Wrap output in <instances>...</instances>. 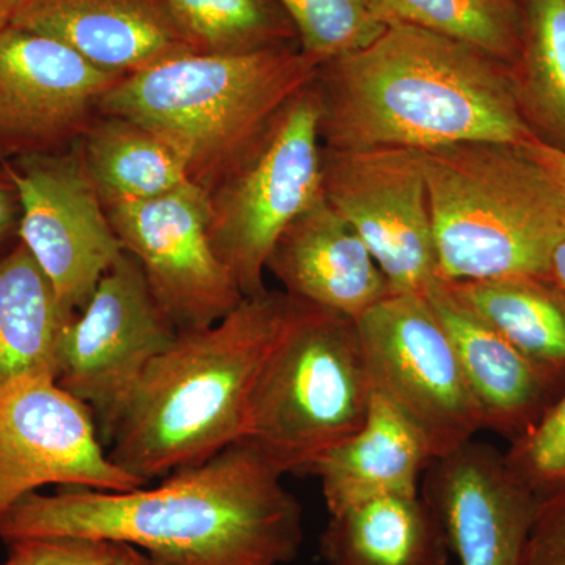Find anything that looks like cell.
<instances>
[{
	"label": "cell",
	"instance_id": "1",
	"mask_svg": "<svg viewBox=\"0 0 565 565\" xmlns=\"http://www.w3.org/2000/svg\"><path fill=\"white\" fill-rule=\"evenodd\" d=\"M47 537L128 544L159 565H285L303 544V509L280 471L239 441L152 489L61 487L0 515L7 545Z\"/></svg>",
	"mask_w": 565,
	"mask_h": 565
},
{
	"label": "cell",
	"instance_id": "2",
	"mask_svg": "<svg viewBox=\"0 0 565 565\" xmlns=\"http://www.w3.org/2000/svg\"><path fill=\"white\" fill-rule=\"evenodd\" d=\"M316 87L323 150L423 152L539 137L511 65L415 25L390 24L364 50L323 63Z\"/></svg>",
	"mask_w": 565,
	"mask_h": 565
},
{
	"label": "cell",
	"instance_id": "3",
	"mask_svg": "<svg viewBox=\"0 0 565 565\" xmlns=\"http://www.w3.org/2000/svg\"><path fill=\"white\" fill-rule=\"evenodd\" d=\"M319 311L266 291L212 326L180 330L134 390L107 448L111 462L148 486L243 441L267 363Z\"/></svg>",
	"mask_w": 565,
	"mask_h": 565
},
{
	"label": "cell",
	"instance_id": "4",
	"mask_svg": "<svg viewBox=\"0 0 565 565\" xmlns=\"http://www.w3.org/2000/svg\"><path fill=\"white\" fill-rule=\"evenodd\" d=\"M323 63L292 44L245 54L180 55L118 81L99 114L139 122L173 148L207 193L247 154Z\"/></svg>",
	"mask_w": 565,
	"mask_h": 565
},
{
	"label": "cell",
	"instance_id": "5",
	"mask_svg": "<svg viewBox=\"0 0 565 565\" xmlns=\"http://www.w3.org/2000/svg\"><path fill=\"white\" fill-rule=\"evenodd\" d=\"M419 154L441 281L550 277L565 236V188L526 145Z\"/></svg>",
	"mask_w": 565,
	"mask_h": 565
},
{
	"label": "cell",
	"instance_id": "6",
	"mask_svg": "<svg viewBox=\"0 0 565 565\" xmlns=\"http://www.w3.org/2000/svg\"><path fill=\"white\" fill-rule=\"evenodd\" d=\"M373 385L352 319L319 311L278 348L253 393L245 438L285 475H310L366 422Z\"/></svg>",
	"mask_w": 565,
	"mask_h": 565
},
{
	"label": "cell",
	"instance_id": "7",
	"mask_svg": "<svg viewBox=\"0 0 565 565\" xmlns=\"http://www.w3.org/2000/svg\"><path fill=\"white\" fill-rule=\"evenodd\" d=\"M321 99L313 84L206 195L215 255L244 297L266 292L267 259L281 233L322 193Z\"/></svg>",
	"mask_w": 565,
	"mask_h": 565
},
{
	"label": "cell",
	"instance_id": "8",
	"mask_svg": "<svg viewBox=\"0 0 565 565\" xmlns=\"http://www.w3.org/2000/svg\"><path fill=\"white\" fill-rule=\"evenodd\" d=\"M355 322L373 392L422 434L433 459L475 440L481 412L426 296L392 294Z\"/></svg>",
	"mask_w": 565,
	"mask_h": 565
},
{
	"label": "cell",
	"instance_id": "9",
	"mask_svg": "<svg viewBox=\"0 0 565 565\" xmlns=\"http://www.w3.org/2000/svg\"><path fill=\"white\" fill-rule=\"evenodd\" d=\"M177 333L128 252L63 327L55 381L90 408L106 449L134 390Z\"/></svg>",
	"mask_w": 565,
	"mask_h": 565
},
{
	"label": "cell",
	"instance_id": "10",
	"mask_svg": "<svg viewBox=\"0 0 565 565\" xmlns=\"http://www.w3.org/2000/svg\"><path fill=\"white\" fill-rule=\"evenodd\" d=\"M322 195L362 237L393 294L426 296L440 280L419 151L322 148Z\"/></svg>",
	"mask_w": 565,
	"mask_h": 565
},
{
	"label": "cell",
	"instance_id": "11",
	"mask_svg": "<svg viewBox=\"0 0 565 565\" xmlns=\"http://www.w3.org/2000/svg\"><path fill=\"white\" fill-rule=\"evenodd\" d=\"M0 163L20 196V241L71 319L125 252L106 207L76 147Z\"/></svg>",
	"mask_w": 565,
	"mask_h": 565
},
{
	"label": "cell",
	"instance_id": "12",
	"mask_svg": "<svg viewBox=\"0 0 565 565\" xmlns=\"http://www.w3.org/2000/svg\"><path fill=\"white\" fill-rule=\"evenodd\" d=\"M128 492L143 481L111 462L90 408L52 374L0 390V515L41 487Z\"/></svg>",
	"mask_w": 565,
	"mask_h": 565
},
{
	"label": "cell",
	"instance_id": "13",
	"mask_svg": "<svg viewBox=\"0 0 565 565\" xmlns=\"http://www.w3.org/2000/svg\"><path fill=\"white\" fill-rule=\"evenodd\" d=\"M104 207L122 250L139 262L152 297L178 332L212 326L245 299L212 248L206 195L196 185Z\"/></svg>",
	"mask_w": 565,
	"mask_h": 565
},
{
	"label": "cell",
	"instance_id": "14",
	"mask_svg": "<svg viewBox=\"0 0 565 565\" xmlns=\"http://www.w3.org/2000/svg\"><path fill=\"white\" fill-rule=\"evenodd\" d=\"M122 76L65 44L9 25L0 32V161L68 151Z\"/></svg>",
	"mask_w": 565,
	"mask_h": 565
},
{
	"label": "cell",
	"instance_id": "15",
	"mask_svg": "<svg viewBox=\"0 0 565 565\" xmlns=\"http://www.w3.org/2000/svg\"><path fill=\"white\" fill-rule=\"evenodd\" d=\"M419 493L460 565H525L537 497L512 473L504 452L468 441L429 463Z\"/></svg>",
	"mask_w": 565,
	"mask_h": 565
},
{
	"label": "cell",
	"instance_id": "16",
	"mask_svg": "<svg viewBox=\"0 0 565 565\" xmlns=\"http://www.w3.org/2000/svg\"><path fill=\"white\" fill-rule=\"evenodd\" d=\"M11 25L122 77L196 52L163 0H21Z\"/></svg>",
	"mask_w": 565,
	"mask_h": 565
},
{
	"label": "cell",
	"instance_id": "17",
	"mask_svg": "<svg viewBox=\"0 0 565 565\" xmlns=\"http://www.w3.org/2000/svg\"><path fill=\"white\" fill-rule=\"evenodd\" d=\"M266 270L289 296L352 321L393 294L362 237L322 193L278 237Z\"/></svg>",
	"mask_w": 565,
	"mask_h": 565
},
{
	"label": "cell",
	"instance_id": "18",
	"mask_svg": "<svg viewBox=\"0 0 565 565\" xmlns=\"http://www.w3.org/2000/svg\"><path fill=\"white\" fill-rule=\"evenodd\" d=\"M426 297L455 344L484 429L511 444L530 433L563 393L565 381L527 359L444 281L435 282Z\"/></svg>",
	"mask_w": 565,
	"mask_h": 565
},
{
	"label": "cell",
	"instance_id": "19",
	"mask_svg": "<svg viewBox=\"0 0 565 565\" xmlns=\"http://www.w3.org/2000/svg\"><path fill=\"white\" fill-rule=\"evenodd\" d=\"M422 434L373 392L363 426L311 468L329 514L382 497H415L433 462Z\"/></svg>",
	"mask_w": 565,
	"mask_h": 565
},
{
	"label": "cell",
	"instance_id": "20",
	"mask_svg": "<svg viewBox=\"0 0 565 565\" xmlns=\"http://www.w3.org/2000/svg\"><path fill=\"white\" fill-rule=\"evenodd\" d=\"M329 515L319 539L326 565H446L451 555L422 493L375 498Z\"/></svg>",
	"mask_w": 565,
	"mask_h": 565
},
{
	"label": "cell",
	"instance_id": "21",
	"mask_svg": "<svg viewBox=\"0 0 565 565\" xmlns=\"http://www.w3.org/2000/svg\"><path fill=\"white\" fill-rule=\"evenodd\" d=\"M74 147L104 206L143 202L192 184L173 148L129 118L98 111Z\"/></svg>",
	"mask_w": 565,
	"mask_h": 565
},
{
	"label": "cell",
	"instance_id": "22",
	"mask_svg": "<svg viewBox=\"0 0 565 565\" xmlns=\"http://www.w3.org/2000/svg\"><path fill=\"white\" fill-rule=\"evenodd\" d=\"M68 321L51 282L20 241L0 259V390L28 375L55 377Z\"/></svg>",
	"mask_w": 565,
	"mask_h": 565
},
{
	"label": "cell",
	"instance_id": "23",
	"mask_svg": "<svg viewBox=\"0 0 565 565\" xmlns=\"http://www.w3.org/2000/svg\"><path fill=\"white\" fill-rule=\"evenodd\" d=\"M444 282L527 359L565 381V294L552 278Z\"/></svg>",
	"mask_w": 565,
	"mask_h": 565
},
{
	"label": "cell",
	"instance_id": "24",
	"mask_svg": "<svg viewBox=\"0 0 565 565\" xmlns=\"http://www.w3.org/2000/svg\"><path fill=\"white\" fill-rule=\"evenodd\" d=\"M520 50L512 65L527 121L565 150V0H522Z\"/></svg>",
	"mask_w": 565,
	"mask_h": 565
},
{
	"label": "cell",
	"instance_id": "25",
	"mask_svg": "<svg viewBox=\"0 0 565 565\" xmlns=\"http://www.w3.org/2000/svg\"><path fill=\"white\" fill-rule=\"evenodd\" d=\"M200 54H245L292 44L277 0H163Z\"/></svg>",
	"mask_w": 565,
	"mask_h": 565
},
{
	"label": "cell",
	"instance_id": "26",
	"mask_svg": "<svg viewBox=\"0 0 565 565\" xmlns=\"http://www.w3.org/2000/svg\"><path fill=\"white\" fill-rule=\"evenodd\" d=\"M388 24H407L479 47L514 65L522 13L508 0H374Z\"/></svg>",
	"mask_w": 565,
	"mask_h": 565
},
{
	"label": "cell",
	"instance_id": "27",
	"mask_svg": "<svg viewBox=\"0 0 565 565\" xmlns=\"http://www.w3.org/2000/svg\"><path fill=\"white\" fill-rule=\"evenodd\" d=\"M299 47L322 63L373 44L388 29L374 0H277Z\"/></svg>",
	"mask_w": 565,
	"mask_h": 565
},
{
	"label": "cell",
	"instance_id": "28",
	"mask_svg": "<svg viewBox=\"0 0 565 565\" xmlns=\"http://www.w3.org/2000/svg\"><path fill=\"white\" fill-rule=\"evenodd\" d=\"M504 459L537 498L565 486V388L533 429L512 441Z\"/></svg>",
	"mask_w": 565,
	"mask_h": 565
},
{
	"label": "cell",
	"instance_id": "29",
	"mask_svg": "<svg viewBox=\"0 0 565 565\" xmlns=\"http://www.w3.org/2000/svg\"><path fill=\"white\" fill-rule=\"evenodd\" d=\"M7 546L28 565H109L111 556V542L95 539H25Z\"/></svg>",
	"mask_w": 565,
	"mask_h": 565
},
{
	"label": "cell",
	"instance_id": "30",
	"mask_svg": "<svg viewBox=\"0 0 565 565\" xmlns=\"http://www.w3.org/2000/svg\"><path fill=\"white\" fill-rule=\"evenodd\" d=\"M525 565H565V486L537 498Z\"/></svg>",
	"mask_w": 565,
	"mask_h": 565
},
{
	"label": "cell",
	"instance_id": "31",
	"mask_svg": "<svg viewBox=\"0 0 565 565\" xmlns=\"http://www.w3.org/2000/svg\"><path fill=\"white\" fill-rule=\"evenodd\" d=\"M20 196L0 163V259L20 243Z\"/></svg>",
	"mask_w": 565,
	"mask_h": 565
},
{
	"label": "cell",
	"instance_id": "32",
	"mask_svg": "<svg viewBox=\"0 0 565 565\" xmlns=\"http://www.w3.org/2000/svg\"><path fill=\"white\" fill-rule=\"evenodd\" d=\"M526 148L533 152L539 161L544 163L550 172L555 174L557 180H559L561 184L565 188V150L548 143V141L541 139V137H535L534 140L526 143Z\"/></svg>",
	"mask_w": 565,
	"mask_h": 565
},
{
	"label": "cell",
	"instance_id": "33",
	"mask_svg": "<svg viewBox=\"0 0 565 565\" xmlns=\"http://www.w3.org/2000/svg\"><path fill=\"white\" fill-rule=\"evenodd\" d=\"M109 565H159L147 553L128 544L111 542Z\"/></svg>",
	"mask_w": 565,
	"mask_h": 565
},
{
	"label": "cell",
	"instance_id": "34",
	"mask_svg": "<svg viewBox=\"0 0 565 565\" xmlns=\"http://www.w3.org/2000/svg\"><path fill=\"white\" fill-rule=\"evenodd\" d=\"M550 278H552L565 294V236L559 245H557L555 253H553Z\"/></svg>",
	"mask_w": 565,
	"mask_h": 565
},
{
	"label": "cell",
	"instance_id": "35",
	"mask_svg": "<svg viewBox=\"0 0 565 565\" xmlns=\"http://www.w3.org/2000/svg\"><path fill=\"white\" fill-rule=\"evenodd\" d=\"M21 0H0V32L9 28L14 14L20 9Z\"/></svg>",
	"mask_w": 565,
	"mask_h": 565
},
{
	"label": "cell",
	"instance_id": "36",
	"mask_svg": "<svg viewBox=\"0 0 565 565\" xmlns=\"http://www.w3.org/2000/svg\"><path fill=\"white\" fill-rule=\"evenodd\" d=\"M0 565H28V564L22 563V561L18 559V557L9 555V557H7L6 563H2Z\"/></svg>",
	"mask_w": 565,
	"mask_h": 565
},
{
	"label": "cell",
	"instance_id": "37",
	"mask_svg": "<svg viewBox=\"0 0 565 565\" xmlns=\"http://www.w3.org/2000/svg\"><path fill=\"white\" fill-rule=\"evenodd\" d=\"M508 2L516 3V6H519V3L522 2V0H508Z\"/></svg>",
	"mask_w": 565,
	"mask_h": 565
}]
</instances>
